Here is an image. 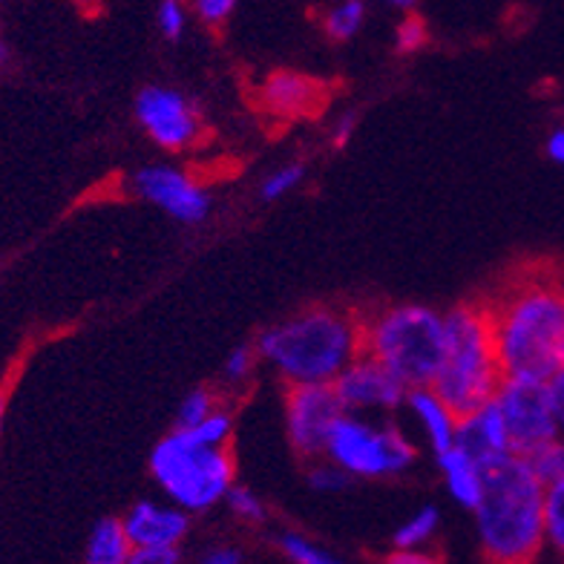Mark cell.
Listing matches in <instances>:
<instances>
[{
    "label": "cell",
    "instance_id": "9",
    "mask_svg": "<svg viewBox=\"0 0 564 564\" xmlns=\"http://www.w3.org/2000/svg\"><path fill=\"white\" fill-rule=\"evenodd\" d=\"M135 121L156 148L182 153L199 144L205 121L196 101L173 87L150 84L135 98Z\"/></svg>",
    "mask_w": 564,
    "mask_h": 564
},
{
    "label": "cell",
    "instance_id": "2",
    "mask_svg": "<svg viewBox=\"0 0 564 564\" xmlns=\"http://www.w3.org/2000/svg\"><path fill=\"white\" fill-rule=\"evenodd\" d=\"M253 346L285 387L335 383L343 369L364 355V314L337 305H308L262 328Z\"/></svg>",
    "mask_w": 564,
    "mask_h": 564
},
{
    "label": "cell",
    "instance_id": "25",
    "mask_svg": "<svg viewBox=\"0 0 564 564\" xmlns=\"http://www.w3.org/2000/svg\"><path fill=\"white\" fill-rule=\"evenodd\" d=\"M234 421H237L234 409H230L228 403H223L214 415H208L202 423H196V426H187V432H191L196 441H202V444L230 446V438H234ZM182 430H185V426H182Z\"/></svg>",
    "mask_w": 564,
    "mask_h": 564
},
{
    "label": "cell",
    "instance_id": "35",
    "mask_svg": "<svg viewBox=\"0 0 564 564\" xmlns=\"http://www.w3.org/2000/svg\"><path fill=\"white\" fill-rule=\"evenodd\" d=\"M355 130H357L355 112H343L340 119L332 124V133H328V139H332V144H335L337 150H343L351 139H355Z\"/></svg>",
    "mask_w": 564,
    "mask_h": 564
},
{
    "label": "cell",
    "instance_id": "37",
    "mask_svg": "<svg viewBox=\"0 0 564 564\" xmlns=\"http://www.w3.org/2000/svg\"><path fill=\"white\" fill-rule=\"evenodd\" d=\"M435 558L438 556H435L432 550H421V547H412V550L394 547L392 553H389V562L392 564H432Z\"/></svg>",
    "mask_w": 564,
    "mask_h": 564
},
{
    "label": "cell",
    "instance_id": "5",
    "mask_svg": "<svg viewBox=\"0 0 564 564\" xmlns=\"http://www.w3.org/2000/svg\"><path fill=\"white\" fill-rule=\"evenodd\" d=\"M364 351L394 371L406 389L432 387L446 351L444 314L417 303L366 314Z\"/></svg>",
    "mask_w": 564,
    "mask_h": 564
},
{
    "label": "cell",
    "instance_id": "18",
    "mask_svg": "<svg viewBox=\"0 0 564 564\" xmlns=\"http://www.w3.org/2000/svg\"><path fill=\"white\" fill-rule=\"evenodd\" d=\"M133 556V542L124 530L121 519H101L93 528L84 547V562L87 564H130Z\"/></svg>",
    "mask_w": 564,
    "mask_h": 564
},
{
    "label": "cell",
    "instance_id": "24",
    "mask_svg": "<svg viewBox=\"0 0 564 564\" xmlns=\"http://www.w3.org/2000/svg\"><path fill=\"white\" fill-rule=\"evenodd\" d=\"M223 398H219V392L210 387H199L194 389V392H187L185 398H182V403H178L176 409V426H196V423H202L208 415H214L216 409L223 406Z\"/></svg>",
    "mask_w": 564,
    "mask_h": 564
},
{
    "label": "cell",
    "instance_id": "40",
    "mask_svg": "<svg viewBox=\"0 0 564 564\" xmlns=\"http://www.w3.org/2000/svg\"><path fill=\"white\" fill-rule=\"evenodd\" d=\"M3 421H7V394H0V435H3Z\"/></svg>",
    "mask_w": 564,
    "mask_h": 564
},
{
    "label": "cell",
    "instance_id": "28",
    "mask_svg": "<svg viewBox=\"0 0 564 564\" xmlns=\"http://www.w3.org/2000/svg\"><path fill=\"white\" fill-rule=\"evenodd\" d=\"M257 364H262L260 360V351H257V346H237V349L230 351L228 357H225L223 364V383L225 387H246L248 380L253 378V371H257Z\"/></svg>",
    "mask_w": 564,
    "mask_h": 564
},
{
    "label": "cell",
    "instance_id": "21",
    "mask_svg": "<svg viewBox=\"0 0 564 564\" xmlns=\"http://www.w3.org/2000/svg\"><path fill=\"white\" fill-rule=\"evenodd\" d=\"M274 550L280 553L285 562L291 564H335L340 562V558L332 553V550H326L323 544H317L314 539H308L305 533H300V530H280V533H274Z\"/></svg>",
    "mask_w": 564,
    "mask_h": 564
},
{
    "label": "cell",
    "instance_id": "38",
    "mask_svg": "<svg viewBox=\"0 0 564 564\" xmlns=\"http://www.w3.org/2000/svg\"><path fill=\"white\" fill-rule=\"evenodd\" d=\"M544 153H547L550 162L564 171V124L550 130V135L544 139Z\"/></svg>",
    "mask_w": 564,
    "mask_h": 564
},
{
    "label": "cell",
    "instance_id": "10",
    "mask_svg": "<svg viewBox=\"0 0 564 564\" xmlns=\"http://www.w3.org/2000/svg\"><path fill=\"white\" fill-rule=\"evenodd\" d=\"M340 415L335 383H294L285 389V438L303 460L326 453V441Z\"/></svg>",
    "mask_w": 564,
    "mask_h": 564
},
{
    "label": "cell",
    "instance_id": "29",
    "mask_svg": "<svg viewBox=\"0 0 564 564\" xmlns=\"http://www.w3.org/2000/svg\"><path fill=\"white\" fill-rule=\"evenodd\" d=\"M430 44V23L417 15L415 9L401 18V23L394 26V53L415 55L423 46Z\"/></svg>",
    "mask_w": 564,
    "mask_h": 564
},
{
    "label": "cell",
    "instance_id": "1",
    "mask_svg": "<svg viewBox=\"0 0 564 564\" xmlns=\"http://www.w3.org/2000/svg\"><path fill=\"white\" fill-rule=\"evenodd\" d=\"M505 378H539L564 364V280L530 268L487 300Z\"/></svg>",
    "mask_w": 564,
    "mask_h": 564
},
{
    "label": "cell",
    "instance_id": "4",
    "mask_svg": "<svg viewBox=\"0 0 564 564\" xmlns=\"http://www.w3.org/2000/svg\"><path fill=\"white\" fill-rule=\"evenodd\" d=\"M446 351L432 387L467 415L492 401L505 380L487 303H460L444 314Z\"/></svg>",
    "mask_w": 564,
    "mask_h": 564
},
{
    "label": "cell",
    "instance_id": "20",
    "mask_svg": "<svg viewBox=\"0 0 564 564\" xmlns=\"http://www.w3.org/2000/svg\"><path fill=\"white\" fill-rule=\"evenodd\" d=\"M438 533H441L438 507H421V510H415L406 521H403L401 528L394 530L392 547L430 550L432 542L438 539Z\"/></svg>",
    "mask_w": 564,
    "mask_h": 564
},
{
    "label": "cell",
    "instance_id": "6",
    "mask_svg": "<svg viewBox=\"0 0 564 564\" xmlns=\"http://www.w3.org/2000/svg\"><path fill=\"white\" fill-rule=\"evenodd\" d=\"M148 469L159 492L194 516L225 505V496L237 484V458L230 446L202 444L182 426L153 446Z\"/></svg>",
    "mask_w": 564,
    "mask_h": 564
},
{
    "label": "cell",
    "instance_id": "8",
    "mask_svg": "<svg viewBox=\"0 0 564 564\" xmlns=\"http://www.w3.org/2000/svg\"><path fill=\"white\" fill-rule=\"evenodd\" d=\"M496 403L505 415L512 453L530 455L562 435L547 380L505 378L496 392Z\"/></svg>",
    "mask_w": 564,
    "mask_h": 564
},
{
    "label": "cell",
    "instance_id": "33",
    "mask_svg": "<svg viewBox=\"0 0 564 564\" xmlns=\"http://www.w3.org/2000/svg\"><path fill=\"white\" fill-rule=\"evenodd\" d=\"M182 547H133L130 564H178Z\"/></svg>",
    "mask_w": 564,
    "mask_h": 564
},
{
    "label": "cell",
    "instance_id": "26",
    "mask_svg": "<svg viewBox=\"0 0 564 564\" xmlns=\"http://www.w3.org/2000/svg\"><path fill=\"white\" fill-rule=\"evenodd\" d=\"M305 178V164L303 162H289L268 173L260 185V199L262 202H280L289 194H294Z\"/></svg>",
    "mask_w": 564,
    "mask_h": 564
},
{
    "label": "cell",
    "instance_id": "12",
    "mask_svg": "<svg viewBox=\"0 0 564 564\" xmlns=\"http://www.w3.org/2000/svg\"><path fill=\"white\" fill-rule=\"evenodd\" d=\"M335 392L340 398L343 412L389 417L392 412L403 409L409 389L403 387L394 371L380 364L378 357L364 351L343 369L340 378L335 380Z\"/></svg>",
    "mask_w": 564,
    "mask_h": 564
},
{
    "label": "cell",
    "instance_id": "15",
    "mask_svg": "<svg viewBox=\"0 0 564 564\" xmlns=\"http://www.w3.org/2000/svg\"><path fill=\"white\" fill-rule=\"evenodd\" d=\"M403 409L409 412V417L415 421V426L421 430L423 441L430 444L432 453H444L458 438V423L460 415L453 403L446 401L444 394L435 387H415L406 392V403Z\"/></svg>",
    "mask_w": 564,
    "mask_h": 564
},
{
    "label": "cell",
    "instance_id": "32",
    "mask_svg": "<svg viewBox=\"0 0 564 564\" xmlns=\"http://www.w3.org/2000/svg\"><path fill=\"white\" fill-rule=\"evenodd\" d=\"M191 7H194V15L199 18L205 26L210 30H219L230 15H234V9H237V0H191Z\"/></svg>",
    "mask_w": 564,
    "mask_h": 564
},
{
    "label": "cell",
    "instance_id": "27",
    "mask_svg": "<svg viewBox=\"0 0 564 564\" xmlns=\"http://www.w3.org/2000/svg\"><path fill=\"white\" fill-rule=\"evenodd\" d=\"M305 481H308V487H312L314 492H323V496H328V492L346 490L351 481V476L346 473V469L337 467L335 460H328L326 455H319V458L308 460Z\"/></svg>",
    "mask_w": 564,
    "mask_h": 564
},
{
    "label": "cell",
    "instance_id": "7",
    "mask_svg": "<svg viewBox=\"0 0 564 564\" xmlns=\"http://www.w3.org/2000/svg\"><path fill=\"white\" fill-rule=\"evenodd\" d=\"M328 460L364 481L401 478L415 467L417 446L392 417H369L343 412L326 441Z\"/></svg>",
    "mask_w": 564,
    "mask_h": 564
},
{
    "label": "cell",
    "instance_id": "14",
    "mask_svg": "<svg viewBox=\"0 0 564 564\" xmlns=\"http://www.w3.org/2000/svg\"><path fill=\"white\" fill-rule=\"evenodd\" d=\"M326 87L314 82L312 75L294 73V69H276L262 82L260 105L262 110L276 119H305L323 107Z\"/></svg>",
    "mask_w": 564,
    "mask_h": 564
},
{
    "label": "cell",
    "instance_id": "31",
    "mask_svg": "<svg viewBox=\"0 0 564 564\" xmlns=\"http://www.w3.org/2000/svg\"><path fill=\"white\" fill-rule=\"evenodd\" d=\"M159 32H162L167 41H178V37L187 32V23H191V7L185 0H162L156 12Z\"/></svg>",
    "mask_w": 564,
    "mask_h": 564
},
{
    "label": "cell",
    "instance_id": "3",
    "mask_svg": "<svg viewBox=\"0 0 564 564\" xmlns=\"http://www.w3.org/2000/svg\"><path fill=\"white\" fill-rule=\"evenodd\" d=\"M484 496L476 516L481 556L496 564H528L547 550L544 539V490L530 460L519 453L484 464Z\"/></svg>",
    "mask_w": 564,
    "mask_h": 564
},
{
    "label": "cell",
    "instance_id": "39",
    "mask_svg": "<svg viewBox=\"0 0 564 564\" xmlns=\"http://www.w3.org/2000/svg\"><path fill=\"white\" fill-rule=\"evenodd\" d=\"M378 3H383L389 9H398V12H412L421 0H378Z\"/></svg>",
    "mask_w": 564,
    "mask_h": 564
},
{
    "label": "cell",
    "instance_id": "41",
    "mask_svg": "<svg viewBox=\"0 0 564 564\" xmlns=\"http://www.w3.org/2000/svg\"><path fill=\"white\" fill-rule=\"evenodd\" d=\"M3 58H7V46H3V41H0V64H3Z\"/></svg>",
    "mask_w": 564,
    "mask_h": 564
},
{
    "label": "cell",
    "instance_id": "22",
    "mask_svg": "<svg viewBox=\"0 0 564 564\" xmlns=\"http://www.w3.org/2000/svg\"><path fill=\"white\" fill-rule=\"evenodd\" d=\"M544 539L550 553L564 562V476L544 490Z\"/></svg>",
    "mask_w": 564,
    "mask_h": 564
},
{
    "label": "cell",
    "instance_id": "19",
    "mask_svg": "<svg viewBox=\"0 0 564 564\" xmlns=\"http://www.w3.org/2000/svg\"><path fill=\"white\" fill-rule=\"evenodd\" d=\"M366 15H369V0H337L335 7L323 15V32H326L328 41L346 44V41L360 35Z\"/></svg>",
    "mask_w": 564,
    "mask_h": 564
},
{
    "label": "cell",
    "instance_id": "34",
    "mask_svg": "<svg viewBox=\"0 0 564 564\" xmlns=\"http://www.w3.org/2000/svg\"><path fill=\"white\" fill-rule=\"evenodd\" d=\"M199 562L202 564H242L246 562V553H242V547H234V544H214V547L202 550Z\"/></svg>",
    "mask_w": 564,
    "mask_h": 564
},
{
    "label": "cell",
    "instance_id": "17",
    "mask_svg": "<svg viewBox=\"0 0 564 564\" xmlns=\"http://www.w3.org/2000/svg\"><path fill=\"white\" fill-rule=\"evenodd\" d=\"M438 460L441 481H444L446 492L455 505L464 510H476L478 501L484 496V478H487V467L473 453H467L464 446L453 444L444 453H435Z\"/></svg>",
    "mask_w": 564,
    "mask_h": 564
},
{
    "label": "cell",
    "instance_id": "13",
    "mask_svg": "<svg viewBox=\"0 0 564 564\" xmlns=\"http://www.w3.org/2000/svg\"><path fill=\"white\" fill-rule=\"evenodd\" d=\"M191 516L167 498H141L121 516L133 547H182L191 535Z\"/></svg>",
    "mask_w": 564,
    "mask_h": 564
},
{
    "label": "cell",
    "instance_id": "11",
    "mask_svg": "<svg viewBox=\"0 0 564 564\" xmlns=\"http://www.w3.org/2000/svg\"><path fill=\"white\" fill-rule=\"evenodd\" d=\"M133 194L182 225L205 223L214 208L208 187L176 164L139 167L133 173Z\"/></svg>",
    "mask_w": 564,
    "mask_h": 564
},
{
    "label": "cell",
    "instance_id": "23",
    "mask_svg": "<svg viewBox=\"0 0 564 564\" xmlns=\"http://www.w3.org/2000/svg\"><path fill=\"white\" fill-rule=\"evenodd\" d=\"M225 507H228V512L239 521V524H248V528H262L268 521L265 501H262L253 490L242 487V484H234V487H230V492L225 496Z\"/></svg>",
    "mask_w": 564,
    "mask_h": 564
},
{
    "label": "cell",
    "instance_id": "30",
    "mask_svg": "<svg viewBox=\"0 0 564 564\" xmlns=\"http://www.w3.org/2000/svg\"><path fill=\"white\" fill-rule=\"evenodd\" d=\"M524 458L530 460V467L535 469V476L542 478L544 484L556 481V478L564 476V435L547 441V444H542Z\"/></svg>",
    "mask_w": 564,
    "mask_h": 564
},
{
    "label": "cell",
    "instance_id": "36",
    "mask_svg": "<svg viewBox=\"0 0 564 564\" xmlns=\"http://www.w3.org/2000/svg\"><path fill=\"white\" fill-rule=\"evenodd\" d=\"M547 387H550V398H553V409H556L558 430H562L564 435V364L550 375Z\"/></svg>",
    "mask_w": 564,
    "mask_h": 564
},
{
    "label": "cell",
    "instance_id": "16",
    "mask_svg": "<svg viewBox=\"0 0 564 564\" xmlns=\"http://www.w3.org/2000/svg\"><path fill=\"white\" fill-rule=\"evenodd\" d=\"M455 444L476 455L481 464H490V460L512 453L510 432H507L505 415H501L496 398L481 403V406L467 412V415H460Z\"/></svg>",
    "mask_w": 564,
    "mask_h": 564
}]
</instances>
